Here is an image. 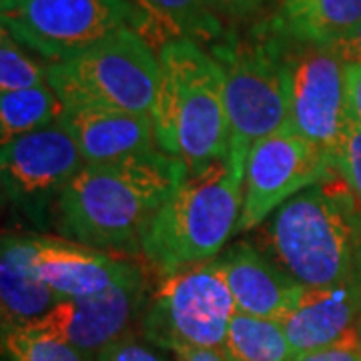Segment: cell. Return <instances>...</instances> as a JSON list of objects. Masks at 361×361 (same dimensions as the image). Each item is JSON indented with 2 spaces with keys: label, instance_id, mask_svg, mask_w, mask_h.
<instances>
[{
  "label": "cell",
  "instance_id": "6da1fadb",
  "mask_svg": "<svg viewBox=\"0 0 361 361\" xmlns=\"http://www.w3.org/2000/svg\"><path fill=\"white\" fill-rule=\"evenodd\" d=\"M187 167L165 151L85 165L54 201L63 239L116 255H141L142 233Z\"/></svg>",
  "mask_w": 361,
  "mask_h": 361
},
{
  "label": "cell",
  "instance_id": "7a4b0ae2",
  "mask_svg": "<svg viewBox=\"0 0 361 361\" xmlns=\"http://www.w3.org/2000/svg\"><path fill=\"white\" fill-rule=\"evenodd\" d=\"M157 52L161 78L151 116L159 149L183 161L189 173L227 159L229 121L219 65L191 39H169Z\"/></svg>",
  "mask_w": 361,
  "mask_h": 361
},
{
  "label": "cell",
  "instance_id": "3957f363",
  "mask_svg": "<svg viewBox=\"0 0 361 361\" xmlns=\"http://www.w3.org/2000/svg\"><path fill=\"white\" fill-rule=\"evenodd\" d=\"M334 179L295 195L265 221L269 255L305 289L355 277L361 207L345 180Z\"/></svg>",
  "mask_w": 361,
  "mask_h": 361
},
{
  "label": "cell",
  "instance_id": "277c9868",
  "mask_svg": "<svg viewBox=\"0 0 361 361\" xmlns=\"http://www.w3.org/2000/svg\"><path fill=\"white\" fill-rule=\"evenodd\" d=\"M243 177L229 159L187 171L142 233L141 257L161 277L219 257L241 217Z\"/></svg>",
  "mask_w": 361,
  "mask_h": 361
},
{
  "label": "cell",
  "instance_id": "5b68a950",
  "mask_svg": "<svg viewBox=\"0 0 361 361\" xmlns=\"http://www.w3.org/2000/svg\"><path fill=\"white\" fill-rule=\"evenodd\" d=\"M207 51L223 75L229 121L227 159L245 169L251 147L289 121L285 40L259 20L247 37L227 30Z\"/></svg>",
  "mask_w": 361,
  "mask_h": 361
},
{
  "label": "cell",
  "instance_id": "8992f818",
  "mask_svg": "<svg viewBox=\"0 0 361 361\" xmlns=\"http://www.w3.org/2000/svg\"><path fill=\"white\" fill-rule=\"evenodd\" d=\"M159 78V52L133 26L68 61L49 63V85L65 111L113 109L151 115Z\"/></svg>",
  "mask_w": 361,
  "mask_h": 361
},
{
  "label": "cell",
  "instance_id": "52a82bcc",
  "mask_svg": "<svg viewBox=\"0 0 361 361\" xmlns=\"http://www.w3.org/2000/svg\"><path fill=\"white\" fill-rule=\"evenodd\" d=\"M237 313L219 261L163 275L141 317V336L177 353L221 349Z\"/></svg>",
  "mask_w": 361,
  "mask_h": 361
},
{
  "label": "cell",
  "instance_id": "ba28073f",
  "mask_svg": "<svg viewBox=\"0 0 361 361\" xmlns=\"http://www.w3.org/2000/svg\"><path fill=\"white\" fill-rule=\"evenodd\" d=\"M2 28L49 63L77 56L116 30L145 20L129 0H0Z\"/></svg>",
  "mask_w": 361,
  "mask_h": 361
},
{
  "label": "cell",
  "instance_id": "9c48e42d",
  "mask_svg": "<svg viewBox=\"0 0 361 361\" xmlns=\"http://www.w3.org/2000/svg\"><path fill=\"white\" fill-rule=\"evenodd\" d=\"M336 175L331 157L289 123L259 139L247 155L243 209L235 235L255 229L289 199Z\"/></svg>",
  "mask_w": 361,
  "mask_h": 361
},
{
  "label": "cell",
  "instance_id": "30bf717a",
  "mask_svg": "<svg viewBox=\"0 0 361 361\" xmlns=\"http://www.w3.org/2000/svg\"><path fill=\"white\" fill-rule=\"evenodd\" d=\"M285 40L289 77V125L336 155L349 125L345 63L329 47Z\"/></svg>",
  "mask_w": 361,
  "mask_h": 361
},
{
  "label": "cell",
  "instance_id": "8fae6325",
  "mask_svg": "<svg viewBox=\"0 0 361 361\" xmlns=\"http://www.w3.org/2000/svg\"><path fill=\"white\" fill-rule=\"evenodd\" d=\"M85 165L65 116L2 145L0 153L4 193L39 225L47 219L49 207L54 205L61 191Z\"/></svg>",
  "mask_w": 361,
  "mask_h": 361
},
{
  "label": "cell",
  "instance_id": "7c38bea8",
  "mask_svg": "<svg viewBox=\"0 0 361 361\" xmlns=\"http://www.w3.org/2000/svg\"><path fill=\"white\" fill-rule=\"evenodd\" d=\"M151 291L147 275L113 285L97 295L63 299L42 319L28 325L61 337L89 360L121 337L133 334V325L149 305Z\"/></svg>",
  "mask_w": 361,
  "mask_h": 361
},
{
  "label": "cell",
  "instance_id": "4fadbf2b",
  "mask_svg": "<svg viewBox=\"0 0 361 361\" xmlns=\"http://www.w3.org/2000/svg\"><path fill=\"white\" fill-rule=\"evenodd\" d=\"M32 269L63 299L97 295L113 285L145 275L129 257L52 237H35Z\"/></svg>",
  "mask_w": 361,
  "mask_h": 361
},
{
  "label": "cell",
  "instance_id": "5bb4252c",
  "mask_svg": "<svg viewBox=\"0 0 361 361\" xmlns=\"http://www.w3.org/2000/svg\"><path fill=\"white\" fill-rule=\"evenodd\" d=\"M217 261L239 313L281 322L305 291L269 253L251 241H235Z\"/></svg>",
  "mask_w": 361,
  "mask_h": 361
},
{
  "label": "cell",
  "instance_id": "9a60e30c",
  "mask_svg": "<svg viewBox=\"0 0 361 361\" xmlns=\"http://www.w3.org/2000/svg\"><path fill=\"white\" fill-rule=\"evenodd\" d=\"M279 323L295 357L360 334V287L355 277L331 287L305 289L295 307Z\"/></svg>",
  "mask_w": 361,
  "mask_h": 361
},
{
  "label": "cell",
  "instance_id": "2e32d148",
  "mask_svg": "<svg viewBox=\"0 0 361 361\" xmlns=\"http://www.w3.org/2000/svg\"><path fill=\"white\" fill-rule=\"evenodd\" d=\"M65 121L87 165L115 163L159 151L151 115L113 109H75L65 111Z\"/></svg>",
  "mask_w": 361,
  "mask_h": 361
},
{
  "label": "cell",
  "instance_id": "e0dca14e",
  "mask_svg": "<svg viewBox=\"0 0 361 361\" xmlns=\"http://www.w3.org/2000/svg\"><path fill=\"white\" fill-rule=\"evenodd\" d=\"M35 235L2 237L0 247V310L2 327H28L63 301L32 269Z\"/></svg>",
  "mask_w": 361,
  "mask_h": 361
},
{
  "label": "cell",
  "instance_id": "ac0fdd59",
  "mask_svg": "<svg viewBox=\"0 0 361 361\" xmlns=\"http://www.w3.org/2000/svg\"><path fill=\"white\" fill-rule=\"evenodd\" d=\"M261 23L281 39L331 47L361 25V0H277Z\"/></svg>",
  "mask_w": 361,
  "mask_h": 361
},
{
  "label": "cell",
  "instance_id": "d6986e66",
  "mask_svg": "<svg viewBox=\"0 0 361 361\" xmlns=\"http://www.w3.org/2000/svg\"><path fill=\"white\" fill-rule=\"evenodd\" d=\"M129 2L141 13L147 39H149L147 28L153 26L163 37V42L169 39H191L209 49L227 32L225 23L209 11L205 0H129Z\"/></svg>",
  "mask_w": 361,
  "mask_h": 361
},
{
  "label": "cell",
  "instance_id": "ffe728a7",
  "mask_svg": "<svg viewBox=\"0 0 361 361\" xmlns=\"http://www.w3.org/2000/svg\"><path fill=\"white\" fill-rule=\"evenodd\" d=\"M227 361H293L295 353L277 319L235 313L223 343Z\"/></svg>",
  "mask_w": 361,
  "mask_h": 361
},
{
  "label": "cell",
  "instance_id": "44dd1931",
  "mask_svg": "<svg viewBox=\"0 0 361 361\" xmlns=\"http://www.w3.org/2000/svg\"><path fill=\"white\" fill-rule=\"evenodd\" d=\"M65 116V104L51 85L0 92V141H14Z\"/></svg>",
  "mask_w": 361,
  "mask_h": 361
},
{
  "label": "cell",
  "instance_id": "7402d4cb",
  "mask_svg": "<svg viewBox=\"0 0 361 361\" xmlns=\"http://www.w3.org/2000/svg\"><path fill=\"white\" fill-rule=\"evenodd\" d=\"M2 349L11 361H92L61 337L37 327H2Z\"/></svg>",
  "mask_w": 361,
  "mask_h": 361
},
{
  "label": "cell",
  "instance_id": "603a6c76",
  "mask_svg": "<svg viewBox=\"0 0 361 361\" xmlns=\"http://www.w3.org/2000/svg\"><path fill=\"white\" fill-rule=\"evenodd\" d=\"M49 85V65L35 61L13 35L0 32V92Z\"/></svg>",
  "mask_w": 361,
  "mask_h": 361
},
{
  "label": "cell",
  "instance_id": "cb8c5ba5",
  "mask_svg": "<svg viewBox=\"0 0 361 361\" xmlns=\"http://www.w3.org/2000/svg\"><path fill=\"white\" fill-rule=\"evenodd\" d=\"M334 169L361 207V125L353 118H349L348 130L334 155Z\"/></svg>",
  "mask_w": 361,
  "mask_h": 361
},
{
  "label": "cell",
  "instance_id": "d4e9b609",
  "mask_svg": "<svg viewBox=\"0 0 361 361\" xmlns=\"http://www.w3.org/2000/svg\"><path fill=\"white\" fill-rule=\"evenodd\" d=\"M209 11L223 23H247L255 18L275 0H205Z\"/></svg>",
  "mask_w": 361,
  "mask_h": 361
},
{
  "label": "cell",
  "instance_id": "484cf974",
  "mask_svg": "<svg viewBox=\"0 0 361 361\" xmlns=\"http://www.w3.org/2000/svg\"><path fill=\"white\" fill-rule=\"evenodd\" d=\"M97 361H163L151 348L139 341L135 334L121 337L99 353Z\"/></svg>",
  "mask_w": 361,
  "mask_h": 361
},
{
  "label": "cell",
  "instance_id": "4316f807",
  "mask_svg": "<svg viewBox=\"0 0 361 361\" xmlns=\"http://www.w3.org/2000/svg\"><path fill=\"white\" fill-rule=\"evenodd\" d=\"M293 361H361V337L355 334L331 348L297 355Z\"/></svg>",
  "mask_w": 361,
  "mask_h": 361
},
{
  "label": "cell",
  "instance_id": "83f0119b",
  "mask_svg": "<svg viewBox=\"0 0 361 361\" xmlns=\"http://www.w3.org/2000/svg\"><path fill=\"white\" fill-rule=\"evenodd\" d=\"M345 82H348L349 116L361 125V65H345Z\"/></svg>",
  "mask_w": 361,
  "mask_h": 361
},
{
  "label": "cell",
  "instance_id": "f1b7e54d",
  "mask_svg": "<svg viewBox=\"0 0 361 361\" xmlns=\"http://www.w3.org/2000/svg\"><path fill=\"white\" fill-rule=\"evenodd\" d=\"M329 49L336 52L345 65H349V63L361 65V25L353 32H349L348 37H343L341 40H337L336 44H331Z\"/></svg>",
  "mask_w": 361,
  "mask_h": 361
},
{
  "label": "cell",
  "instance_id": "f546056e",
  "mask_svg": "<svg viewBox=\"0 0 361 361\" xmlns=\"http://www.w3.org/2000/svg\"><path fill=\"white\" fill-rule=\"evenodd\" d=\"M177 361H227L223 349H193L175 355Z\"/></svg>",
  "mask_w": 361,
  "mask_h": 361
},
{
  "label": "cell",
  "instance_id": "4dcf8cb0",
  "mask_svg": "<svg viewBox=\"0 0 361 361\" xmlns=\"http://www.w3.org/2000/svg\"><path fill=\"white\" fill-rule=\"evenodd\" d=\"M355 281L360 287V325H357V331L361 337V237H360V251H357V265H355Z\"/></svg>",
  "mask_w": 361,
  "mask_h": 361
}]
</instances>
